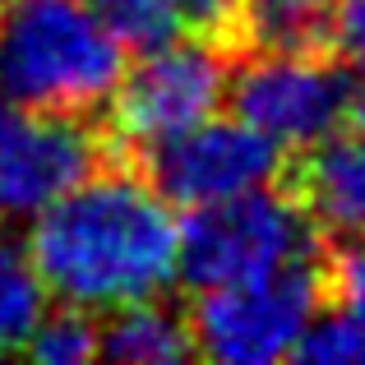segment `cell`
Masks as SVG:
<instances>
[{
	"label": "cell",
	"mask_w": 365,
	"mask_h": 365,
	"mask_svg": "<svg viewBox=\"0 0 365 365\" xmlns=\"http://www.w3.org/2000/svg\"><path fill=\"white\" fill-rule=\"evenodd\" d=\"M314 255V227L292 190L259 185L222 204L190 208L180 227V282L195 292L273 273Z\"/></svg>",
	"instance_id": "obj_4"
},
{
	"label": "cell",
	"mask_w": 365,
	"mask_h": 365,
	"mask_svg": "<svg viewBox=\"0 0 365 365\" xmlns=\"http://www.w3.org/2000/svg\"><path fill=\"white\" fill-rule=\"evenodd\" d=\"M180 14V28H190L204 42H232L245 33V0H171Z\"/></svg>",
	"instance_id": "obj_16"
},
{
	"label": "cell",
	"mask_w": 365,
	"mask_h": 365,
	"mask_svg": "<svg viewBox=\"0 0 365 365\" xmlns=\"http://www.w3.org/2000/svg\"><path fill=\"white\" fill-rule=\"evenodd\" d=\"M324 296L329 277L314 268V259H296L245 282L204 287L190 310L195 351L227 365H273L296 351Z\"/></svg>",
	"instance_id": "obj_3"
},
{
	"label": "cell",
	"mask_w": 365,
	"mask_h": 365,
	"mask_svg": "<svg viewBox=\"0 0 365 365\" xmlns=\"http://www.w3.org/2000/svg\"><path fill=\"white\" fill-rule=\"evenodd\" d=\"M324 37L333 42V51L342 61L365 65V0H333Z\"/></svg>",
	"instance_id": "obj_18"
},
{
	"label": "cell",
	"mask_w": 365,
	"mask_h": 365,
	"mask_svg": "<svg viewBox=\"0 0 365 365\" xmlns=\"http://www.w3.org/2000/svg\"><path fill=\"white\" fill-rule=\"evenodd\" d=\"M46 292L42 273L33 264L28 241L0 232V356H19L33 338V329L46 314Z\"/></svg>",
	"instance_id": "obj_11"
},
{
	"label": "cell",
	"mask_w": 365,
	"mask_h": 365,
	"mask_svg": "<svg viewBox=\"0 0 365 365\" xmlns=\"http://www.w3.org/2000/svg\"><path fill=\"white\" fill-rule=\"evenodd\" d=\"M236 120L259 130L277 153H305L347 125V65L314 46H259L227 74Z\"/></svg>",
	"instance_id": "obj_5"
},
{
	"label": "cell",
	"mask_w": 365,
	"mask_h": 365,
	"mask_svg": "<svg viewBox=\"0 0 365 365\" xmlns=\"http://www.w3.org/2000/svg\"><path fill=\"white\" fill-rule=\"evenodd\" d=\"M292 199L319 236L338 245L365 241V130L324 134L292 167Z\"/></svg>",
	"instance_id": "obj_9"
},
{
	"label": "cell",
	"mask_w": 365,
	"mask_h": 365,
	"mask_svg": "<svg viewBox=\"0 0 365 365\" xmlns=\"http://www.w3.org/2000/svg\"><path fill=\"white\" fill-rule=\"evenodd\" d=\"M329 292L338 301V310H347L356 319V329L365 333V241L342 245V255L329 268Z\"/></svg>",
	"instance_id": "obj_17"
},
{
	"label": "cell",
	"mask_w": 365,
	"mask_h": 365,
	"mask_svg": "<svg viewBox=\"0 0 365 365\" xmlns=\"http://www.w3.org/2000/svg\"><path fill=\"white\" fill-rule=\"evenodd\" d=\"M102 158L107 139L83 116H42L0 93V222L33 217L98 171Z\"/></svg>",
	"instance_id": "obj_8"
},
{
	"label": "cell",
	"mask_w": 365,
	"mask_h": 365,
	"mask_svg": "<svg viewBox=\"0 0 365 365\" xmlns=\"http://www.w3.org/2000/svg\"><path fill=\"white\" fill-rule=\"evenodd\" d=\"M292 356L305 365H365V333L356 329V319L347 310H338V305L324 310L319 305V314L305 324Z\"/></svg>",
	"instance_id": "obj_15"
},
{
	"label": "cell",
	"mask_w": 365,
	"mask_h": 365,
	"mask_svg": "<svg viewBox=\"0 0 365 365\" xmlns=\"http://www.w3.org/2000/svg\"><path fill=\"white\" fill-rule=\"evenodd\" d=\"M227 61L217 42H171L139 51V61L125 65L111 107V143L120 153H143L190 125L217 116L227 102Z\"/></svg>",
	"instance_id": "obj_6"
},
{
	"label": "cell",
	"mask_w": 365,
	"mask_h": 365,
	"mask_svg": "<svg viewBox=\"0 0 365 365\" xmlns=\"http://www.w3.org/2000/svg\"><path fill=\"white\" fill-rule=\"evenodd\" d=\"M28 250L46 292L107 314L167 296L180 277V222L143 171L98 167L33 213Z\"/></svg>",
	"instance_id": "obj_1"
},
{
	"label": "cell",
	"mask_w": 365,
	"mask_h": 365,
	"mask_svg": "<svg viewBox=\"0 0 365 365\" xmlns=\"http://www.w3.org/2000/svg\"><path fill=\"white\" fill-rule=\"evenodd\" d=\"M0 9H5V0H0Z\"/></svg>",
	"instance_id": "obj_19"
},
{
	"label": "cell",
	"mask_w": 365,
	"mask_h": 365,
	"mask_svg": "<svg viewBox=\"0 0 365 365\" xmlns=\"http://www.w3.org/2000/svg\"><path fill=\"white\" fill-rule=\"evenodd\" d=\"M125 74V46L88 0H9L0 9V93L42 116L107 107Z\"/></svg>",
	"instance_id": "obj_2"
},
{
	"label": "cell",
	"mask_w": 365,
	"mask_h": 365,
	"mask_svg": "<svg viewBox=\"0 0 365 365\" xmlns=\"http://www.w3.org/2000/svg\"><path fill=\"white\" fill-rule=\"evenodd\" d=\"M125 51H153L180 33V14L171 0H88Z\"/></svg>",
	"instance_id": "obj_14"
},
{
	"label": "cell",
	"mask_w": 365,
	"mask_h": 365,
	"mask_svg": "<svg viewBox=\"0 0 365 365\" xmlns=\"http://www.w3.org/2000/svg\"><path fill=\"white\" fill-rule=\"evenodd\" d=\"M148 185L171 208H204L277 180V148L245 120H199L139 153Z\"/></svg>",
	"instance_id": "obj_7"
},
{
	"label": "cell",
	"mask_w": 365,
	"mask_h": 365,
	"mask_svg": "<svg viewBox=\"0 0 365 365\" xmlns=\"http://www.w3.org/2000/svg\"><path fill=\"white\" fill-rule=\"evenodd\" d=\"M333 0H245V37L255 46H314L324 42Z\"/></svg>",
	"instance_id": "obj_12"
},
{
	"label": "cell",
	"mask_w": 365,
	"mask_h": 365,
	"mask_svg": "<svg viewBox=\"0 0 365 365\" xmlns=\"http://www.w3.org/2000/svg\"><path fill=\"white\" fill-rule=\"evenodd\" d=\"M28 356H37L42 365H83L93 356H102V319L93 310L79 305H56L42 314V324L28 338Z\"/></svg>",
	"instance_id": "obj_13"
},
{
	"label": "cell",
	"mask_w": 365,
	"mask_h": 365,
	"mask_svg": "<svg viewBox=\"0 0 365 365\" xmlns=\"http://www.w3.org/2000/svg\"><path fill=\"white\" fill-rule=\"evenodd\" d=\"M102 356L120 365H176L195 356L190 314L176 310L171 301H162V296L107 310V319H102Z\"/></svg>",
	"instance_id": "obj_10"
}]
</instances>
